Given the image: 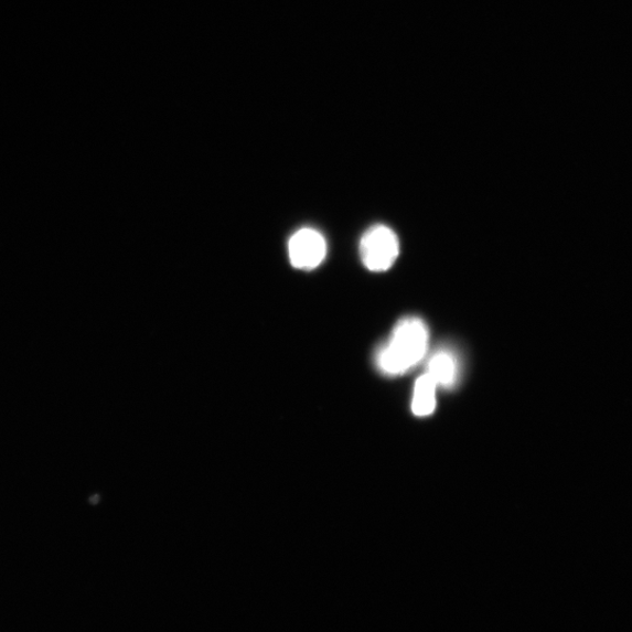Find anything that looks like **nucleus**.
Instances as JSON below:
<instances>
[{
    "label": "nucleus",
    "instance_id": "nucleus-1",
    "mask_svg": "<svg viewBox=\"0 0 632 632\" xmlns=\"http://www.w3.org/2000/svg\"><path fill=\"white\" fill-rule=\"evenodd\" d=\"M429 339L424 320L415 317L401 319L376 354L377 368L390 376L406 374L426 356Z\"/></svg>",
    "mask_w": 632,
    "mask_h": 632
},
{
    "label": "nucleus",
    "instance_id": "nucleus-2",
    "mask_svg": "<svg viewBox=\"0 0 632 632\" xmlns=\"http://www.w3.org/2000/svg\"><path fill=\"white\" fill-rule=\"evenodd\" d=\"M398 255V238L393 229L386 225L371 227L360 242V257L369 271L385 272L389 270Z\"/></svg>",
    "mask_w": 632,
    "mask_h": 632
},
{
    "label": "nucleus",
    "instance_id": "nucleus-3",
    "mask_svg": "<svg viewBox=\"0 0 632 632\" xmlns=\"http://www.w3.org/2000/svg\"><path fill=\"white\" fill-rule=\"evenodd\" d=\"M328 255V242L311 227H303L289 242V257L299 270H314Z\"/></svg>",
    "mask_w": 632,
    "mask_h": 632
},
{
    "label": "nucleus",
    "instance_id": "nucleus-4",
    "mask_svg": "<svg viewBox=\"0 0 632 632\" xmlns=\"http://www.w3.org/2000/svg\"><path fill=\"white\" fill-rule=\"evenodd\" d=\"M428 374L437 387L450 388L458 377V362L449 351L437 352L429 362Z\"/></svg>",
    "mask_w": 632,
    "mask_h": 632
},
{
    "label": "nucleus",
    "instance_id": "nucleus-5",
    "mask_svg": "<svg viewBox=\"0 0 632 632\" xmlns=\"http://www.w3.org/2000/svg\"><path fill=\"white\" fill-rule=\"evenodd\" d=\"M436 388L437 385L428 373L417 379L411 406L416 416L427 417L435 411Z\"/></svg>",
    "mask_w": 632,
    "mask_h": 632
}]
</instances>
